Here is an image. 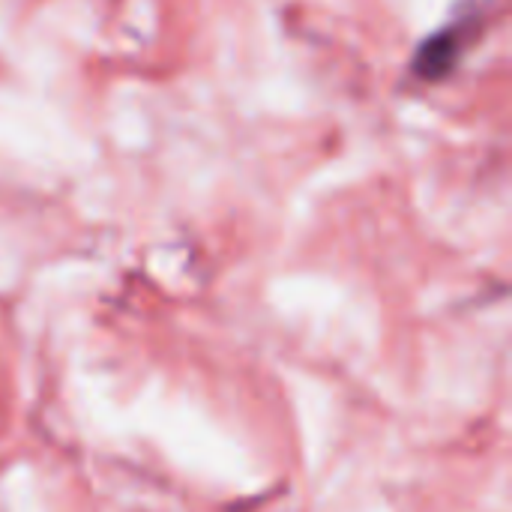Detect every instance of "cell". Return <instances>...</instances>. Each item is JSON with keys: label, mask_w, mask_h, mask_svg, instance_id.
Segmentation results:
<instances>
[{"label": "cell", "mask_w": 512, "mask_h": 512, "mask_svg": "<svg viewBox=\"0 0 512 512\" xmlns=\"http://www.w3.org/2000/svg\"><path fill=\"white\" fill-rule=\"evenodd\" d=\"M456 42H453V36H435L429 45H423V54H420V63H417V69H420V75H426V78H438V75H444L447 69H450V63H453V57H456Z\"/></svg>", "instance_id": "obj_1"}]
</instances>
